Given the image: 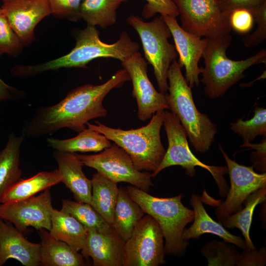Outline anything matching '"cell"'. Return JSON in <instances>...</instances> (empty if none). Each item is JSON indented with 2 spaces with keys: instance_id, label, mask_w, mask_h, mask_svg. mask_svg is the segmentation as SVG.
Listing matches in <instances>:
<instances>
[{
  "instance_id": "7402d4cb",
  "label": "cell",
  "mask_w": 266,
  "mask_h": 266,
  "mask_svg": "<svg viewBox=\"0 0 266 266\" xmlns=\"http://www.w3.org/2000/svg\"><path fill=\"white\" fill-rule=\"evenodd\" d=\"M25 137L12 133L0 151V200L4 194L21 179L20 168V148Z\"/></svg>"
},
{
  "instance_id": "7c38bea8",
  "label": "cell",
  "mask_w": 266,
  "mask_h": 266,
  "mask_svg": "<svg viewBox=\"0 0 266 266\" xmlns=\"http://www.w3.org/2000/svg\"><path fill=\"white\" fill-rule=\"evenodd\" d=\"M218 147L227 163L231 183L225 200L215 210L220 221L242 208V203L252 193L266 186V173H258L253 166L239 164L229 157L220 144Z\"/></svg>"
},
{
  "instance_id": "484cf974",
  "label": "cell",
  "mask_w": 266,
  "mask_h": 266,
  "mask_svg": "<svg viewBox=\"0 0 266 266\" xmlns=\"http://www.w3.org/2000/svg\"><path fill=\"white\" fill-rule=\"evenodd\" d=\"M78 133L76 136L66 139L48 137L47 144L55 150L70 153L99 152L111 145L104 135L88 128Z\"/></svg>"
},
{
  "instance_id": "4316f807",
  "label": "cell",
  "mask_w": 266,
  "mask_h": 266,
  "mask_svg": "<svg viewBox=\"0 0 266 266\" xmlns=\"http://www.w3.org/2000/svg\"><path fill=\"white\" fill-rule=\"evenodd\" d=\"M62 175L58 169L51 171H41L27 179L21 178L4 194L0 200V203L35 196L62 182Z\"/></svg>"
},
{
  "instance_id": "44dd1931",
  "label": "cell",
  "mask_w": 266,
  "mask_h": 266,
  "mask_svg": "<svg viewBox=\"0 0 266 266\" xmlns=\"http://www.w3.org/2000/svg\"><path fill=\"white\" fill-rule=\"evenodd\" d=\"M40 243V264L45 266H83L84 257L67 243L51 235L45 229L38 230Z\"/></svg>"
},
{
  "instance_id": "d6986e66",
  "label": "cell",
  "mask_w": 266,
  "mask_h": 266,
  "mask_svg": "<svg viewBox=\"0 0 266 266\" xmlns=\"http://www.w3.org/2000/svg\"><path fill=\"white\" fill-rule=\"evenodd\" d=\"M53 157L62 175V182L70 190L76 200L90 204L91 180L84 173V165L76 153L55 150Z\"/></svg>"
},
{
  "instance_id": "8d00e7d4",
  "label": "cell",
  "mask_w": 266,
  "mask_h": 266,
  "mask_svg": "<svg viewBox=\"0 0 266 266\" xmlns=\"http://www.w3.org/2000/svg\"><path fill=\"white\" fill-rule=\"evenodd\" d=\"M231 29L240 33L249 32L253 26L254 19L249 10L245 8H236L229 15Z\"/></svg>"
},
{
  "instance_id": "8fae6325",
  "label": "cell",
  "mask_w": 266,
  "mask_h": 266,
  "mask_svg": "<svg viewBox=\"0 0 266 266\" xmlns=\"http://www.w3.org/2000/svg\"><path fill=\"white\" fill-rule=\"evenodd\" d=\"M163 233L158 222L146 214L125 242L123 266H159L166 263Z\"/></svg>"
},
{
  "instance_id": "4dcf8cb0",
  "label": "cell",
  "mask_w": 266,
  "mask_h": 266,
  "mask_svg": "<svg viewBox=\"0 0 266 266\" xmlns=\"http://www.w3.org/2000/svg\"><path fill=\"white\" fill-rule=\"evenodd\" d=\"M233 244L225 241L212 240L200 250L208 266H238L240 253Z\"/></svg>"
},
{
  "instance_id": "d4e9b609",
  "label": "cell",
  "mask_w": 266,
  "mask_h": 266,
  "mask_svg": "<svg viewBox=\"0 0 266 266\" xmlns=\"http://www.w3.org/2000/svg\"><path fill=\"white\" fill-rule=\"evenodd\" d=\"M49 232L56 239L79 251L84 245L88 229L71 215L53 208Z\"/></svg>"
},
{
  "instance_id": "83f0119b",
  "label": "cell",
  "mask_w": 266,
  "mask_h": 266,
  "mask_svg": "<svg viewBox=\"0 0 266 266\" xmlns=\"http://www.w3.org/2000/svg\"><path fill=\"white\" fill-rule=\"evenodd\" d=\"M266 199V186L252 193L243 202L244 207L218 221L226 229H239L246 242L247 249L256 248L250 237V229L253 215L256 206Z\"/></svg>"
},
{
  "instance_id": "7a4b0ae2",
  "label": "cell",
  "mask_w": 266,
  "mask_h": 266,
  "mask_svg": "<svg viewBox=\"0 0 266 266\" xmlns=\"http://www.w3.org/2000/svg\"><path fill=\"white\" fill-rule=\"evenodd\" d=\"M75 39L74 47L67 54L41 64L15 66L11 69V74L24 78L63 67L87 68L89 63L98 58H112L122 62L139 49V44L133 41L125 32L121 33L115 42L109 44L100 39L96 27L90 25L79 31Z\"/></svg>"
},
{
  "instance_id": "8992f818",
  "label": "cell",
  "mask_w": 266,
  "mask_h": 266,
  "mask_svg": "<svg viewBox=\"0 0 266 266\" xmlns=\"http://www.w3.org/2000/svg\"><path fill=\"white\" fill-rule=\"evenodd\" d=\"M126 190L144 213L159 224L165 240L166 254L183 257L189 243L183 239L182 234L187 225L193 221L194 212L183 204V194L159 198L132 185L128 186Z\"/></svg>"
},
{
  "instance_id": "f35d334b",
  "label": "cell",
  "mask_w": 266,
  "mask_h": 266,
  "mask_svg": "<svg viewBox=\"0 0 266 266\" xmlns=\"http://www.w3.org/2000/svg\"><path fill=\"white\" fill-rule=\"evenodd\" d=\"M220 9L224 14H229L236 8H245L250 11L259 7L266 0H218Z\"/></svg>"
},
{
  "instance_id": "603a6c76",
  "label": "cell",
  "mask_w": 266,
  "mask_h": 266,
  "mask_svg": "<svg viewBox=\"0 0 266 266\" xmlns=\"http://www.w3.org/2000/svg\"><path fill=\"white\" fill-rule=\"evenodd\" d=\"M91 182L90 204L112 226L119 193L117 183L99 172L93 174Z\"/></svg>"
},
{
  "instance_id": "f546056e",
  "label": "cell",
  "mask_w": 266,
  "mask_h": 266,
  "mask_svg": "<svg viewBox=\"0 0 266 266\" xmlns=\"http://www.w3.org/2000/svg\"><path fill=\"white\" fill-rule=\"evenodd\" d=\"M61 210L74 217L87 229H93L104 233L112 228L89 203L63 200Z\"/></svg>"
},
{
  "instance_id": "277c9868",
  "label": "cell",
  "mask_w": 266,
  "mask_h": 266,
  "mask_svg": "<svg viewBox=\"0 0 266 266\" xmlns=\"http://www.w3.org/2000/svg\"><path fill=\"white\" fill-rule=\"evenodd\" d=\"M206 45L202 57L204 66H201V83L205 94L216 99L244 78V72L251 66L266 63V50L262 49L243 60L234 61L228 58L226 51L232 37L225 36L206 38Z\"/></svg>"
},
{
  "instance_id": "f1b7e54d",
  "label": "cell",
  "mask_w": 266,
  "mask_h": 266,
  "mask_svg": "<svg viewBox=\"0 0 266 266\" xmlns=\"http://www.w3.org/2000/svg\"><path fill=\"white\" fill-rule=\"evenodd\" d=\"M129 0H83L80 6L81 18L87 25L105 29L116 22V10Z\"/></svg>"
},
{
  "instance_id": "6da1fadb",
  "label": "cell",
  "mask_w": 266,
  "mask_h": 266,
  "mask_svg": "<svg viewBox=\"0 0 266 266\" xmlns=\"http://www.w3.org/2000/svg\"><path fill=\"white\" fill-rule=\"evenodd\" d=\"M128 81L130 76L123 68L103 84L78 87L57 104L38 108L32 118L24 123L21 134L25 138H36L52 134L65 128L79 133L86 128L90 120L107 116L102 104L104 99L111 90L121 87Z\"/></svg>"
},
{
  "instance_id": "3957f363",
  "label": "cell",
  "mask_w": 266,
  "mask_h": 266,
  "mask_svg": "<svg viewBox=\"0 0 266 266\" xmlns=\"http://www.w3.org/2000/svg\"><path fill=\"white\" fill-rule=\"evenodd\" d=\"M168 93L165 94L169 110L178 118L190 142L197 152L209 151L217 133V127L207 114L200 112L176 60L167 74Z\"/></svg>"
},
{
  "instance_id": "836d02e7",
  "label": "cell",
  "mask_w": 266,
  "mask_h": 266,
  "mask_svg": "<svg viewBox=\"0 0 266 266\" xmlns=\"http://www.w3.org/2000/svg\"><path fill=\"white\" fill-rule=\"evenodd\" d=\"M83 0H49L51 14L57 18L76 22L81 19L80 10Z\"/></svg>"
},
{
  "instance_id": "ffe728a7",
  "label": "cell",
  "mask_w": 266,
  "mask_h": 266,
  "mask_svg": "<svg viewBox=\"0 0 266 266\" xmlns=\"http://www.w3.org/2000/svg\"><path fill=\"white\" fill-rule=\"evenodd\" d=\"M190 203L194 212V222L189 228L184 230L182 238L184 240L198 238L208 233L215 234L242 250L247 249L244 239L231 233L220 223L211 218L204 208L200 196L193 194Z\"/></svg>"
},
{
  "instance_id": "74e56055",
  "label": "cell",
  "mask_w": 266,
  "mask_h": 266,
  "mask_svg": "<svg viewBox=\"0 0 266 266\" xmlns=\"http://www.w3.org/2000/svg\"><path fill=\"white\" fill-rule=\"evenodd\" d=\"M266 264V248L246 249L240 253L238 266H263Z\"/></svg>"
},
{
  "instance_id": "60d3db41",
  "label": "cell",
  "mask_w": 266,
  "mask_h": 266,
  "mask_svg": "<svg viewBox=\"0 0 266 266\" xmlns=\"http://www.w3.org/2000/svg\"><path fill=\"white\" fill-rule=\"evenodd\" d=\"M1 56L0 54V58ZM22 95V92L8 85L0 78V101L18 98Z\"/></svg>"
},
{
  "instance_id": "4fadbf2b",
  "label": "cell",
  "mask_w": 266,
  "mask_h": 266,
  "mask_svg": "<svg viewBox=\"0 0 266 266\" xmlns=\"http://www.w3.org/2000/svg\"><path fill=\"white\" fill-rule=\"evenodd\" d=\"M121 65L132 81V96L136 101L140 121L151 119L158 111L169 109L165 94L158 92L149 80L147 63L138 51L121 62Z\"/></svg>"
},
{
  "instance_id": "d590c367",
  "label": "cell",
  "mask_w": 266,
  "mask_h": 266,
  "mask_svg": "<svg viewBox=\"0 0 266 266\" xmlns=\"http://www.w3.org/2000/svg\"><path fill=\"white\" fill-rule=\"evenodd\" d=\"M142 16L145 19L154 16L157 13L161 15H169L176 17L179 15L176 5L172 0H145Z\"/></svg>"
},
{
  "instance_id": "d6a6232c",
  "label": "cell",
  "mask_w": 266,
  "mask_h": 266,
  "mask_svg": "<svg viewBox=\"0 0 266 266\" xmlns=\"http://www.w3.org/2000/svg\"><path fill=\"white\" fill-rule=\"evenodd\" d=\"M23 46L0 7V54L17 57L22 51Z\"/></svg>"
},
{
  "instance_id": "1f68e13d",
  "label": "cell",
  "mask_w": 266,
  "mask_h": 266,
  "mask_svg": "<svg viewBox=\"0 0 266 266\" xmlns=\"http://www.w3.org/2000/svg\"><path fill=\"white\" fill-rule=\"evenodd\" d=\"M253 117L248 120L242 118L231 123V129L240 135L243 142H251L258 136H266V109L256 106Z\"/></svg>"
},
{
  "instance_id": "9c48e42d",
  "label": "cell",
  "mask_w": 266,
  "mask_h": 266,
  "mask_svg": "<svg viewBox=\"0 0 266 266\" xmlns=\"http://www.w3.org/2000/svg\"><path fill=\"white\" fill-rule=\"evenodd\" d=\"M75 153L84 166L117 183L127 182L148 193L154 186L151 173L137 170L128 153L115 143L97 154Z\"/></svg>"
},
{
  "instance_id": "52a82bcc",
  "label": "cell",
  "mask_w": 266,
  "mask_h": 266,
  "mask_svg": "<svg viewBox=\"0 0 266 266\" xmlns=\"http://www.w3.org/2000/svg\"><path fill=\"white\" fill-rule=\"evenodd\" d=\"M127 23L138 34L145 58L152 66L160 92L167 93V71L178 56L175 46L168 39L171 33L162 15L146 22L138 16L131 15Z\"/></svg>"
},
{
  "instance_id": "2e32d148",
  "label": "cell",
  "mask_w": 266,
  "mask_h": 266,
  "mask_svg": "<svg viewBox=\"0 0 266 266\" xmlns=\"http://www.w3.org/2000/svg\"><path fill=\"white\" fill-rule=\"evenodd\" d=\"M1 7L23 45L34 41L35 26L51 14L49 0H9Z\"/></svg>"
},
{
  "instance_id": "ba28073f",
  "label": "cell",
  "mask_w": 266,
  "mask_h": 266,
  "mask_svg": "<svg viewBox=\"0 0 266 266\" xmlns=\"http://www.w3.org/2000/svg\"><path fill=\"white\" fill-rule=\"evenodd\" d=\"M167 138L168 147L164 158L156 170L151 173L155 177L163 169L179 166L190 177L195 176L196 166L207 170L212 175L218 187L219 194L226 196L229 186L224 177L228 173L227 166H209L199 160L190 149L186 132L178 118L171 112L165 110L163 124Z\"/></svg>"
},
{
  "instance_id": "ab89813d",
  "label": "cell",
  "mask_w": 266,
  "mask_h": 266,
  "mask_svg": "<svg viewBox=\"0 0 266 266\" xmlns=\"http://www.w3.org/2000/svg\"><path fill=\"white\" fill-rule=\"evenodd\" d=\"M241 147H248L255 150L252 152L251 156V162L253 163V166L263 172L266 171V136L264 137L262 142L253 144L251 142H243Z\"/></svg>"
},
{
  "instance_id": "5b68a950",
  "label": "cell",
  "mask_w": 266,
  "mask_h": 266,
  "mask_svg": "<svg viewBox=\"0 0 266 266\" xmlns=\"http://www.w3.org/2000/svg\"><path fill=\"white\" fill-rule=\"evenodd\" d=\"M164 114L165 110L156 112L148 124L135 129L113 128L99 121H95L96 125L88 122L86 125L125 150L137 170L154 172L166 152L161 139Z\"/></svg>"
},
{
  "instance_id": "e0dca14e",
  "label": "cell",
  "mask_w": 266,
  "mask_h": 266,
  "mask_svg": "<svg viewBox=\"0 0 266 266\" xmlns=\"http://www.w3.org/2000/svg\"><path fill=\"white\" fill-rule=\"evenodd\" d=\"M124 244L112 227L104 233L88 229L81 254L84 258L91 257L95 266H123Z\"/></svg>"
},
{
  "instance_id": "b9f144b4",
  "label": "cell",
  "mask_w": 266,
  "mask_h": 266,
  "mask_svg": "<svg viewBox=\"0 0 266 266\" xmlns=\"http://www.w3.org/2000/svg\"><path fill=\"white\" fill-rule=\"evenodd\" d=\"M1 0L3 2V3H4V2H6L7 1H8L9 0Z\"/></svg>"
},
{
  "instance_id": "30bf717a",
  "label": "cell",
  "mask_w": 266,
  "mask_h": 266,
  "mask_svg": "<svg viewBox=\"0 0 266 266\" xmlns=\"http://www.w3.org/2000/svg\"><path fill=\"white\" fill-rule=\"evenodd\" d=\"M180 15L181 28L199 37L213 38L230 34L229 16L218 0H172Z\"/></svg>"
},
{
  "instance_id": "cb8c5ba5",
  "label": "cell",
  "mask_w": 266,
  "mask_h": 266,
  "mask_svg": "<svg viewBox=\"0 0 266 266\" xmlns=\"http://www.w3.org/2000/svg\"><path fill=\"white\" fill-rule=\"evenodd\" d=\"M145 214L129 196L126 189L119 188L112 227L124 242L130 238L136 225Z\"/></svg>"
},
{
  "instance_id": "5bb4252c",
  "label": "cell",
  "mask_w": 266,
  "mask_h": 266,
  "mask_svg": "<svg viewBox=\"0 0 266 266\" xmlns=\"http://www.w3.org/2000/svg\"><path fill=\"white\" fill-rule=\"evenodd\" d=\"M49 189L38 196L0 203V218L13 224L22 233L29 227L49 231L53 209Z\"/></svg>"
},
{
  "instance_id": "ac0fdd59",
  "label": "cell",
  "mask_w": 266,
  "mask_h": 266,
  "mask_svg": "<svg viewBox=\"0 0 266 266\" xmlns=\"http://www.w3.org/2000/svg\"><path fill=\"white\" fill-rule=\"evenodd\" d=\"M14 259L25 266L40 264V244L30 242L12 224L0 218V266Z\"/></svg>"
},
{
  "instance_id": "e575fe53",
  "label": "cell",
  "mask_w": 266,
  "mask_h": 266,
  "mask_svg": "<svg viewBox=\"0 0 266 266\" xmlns=\"http://www.w3.org/2000/svg\"><path fill=\"white\" fill-rule=\"evenodd\" d=\"M250 12L257 23V28L252 33L243 38V43L247 47L258 45L266 38V2Z\"/></svg>"
},
{
  "instance_id": "9a60e30c",
  "label": "cell",
  "mask_w": 266,
  "mask_h": 266,
  "mask_svg": "<svg viewBox=\"0 0 266 266\" xmlns=\"http://www.w3.org/2000/svg\"><path fill=\"white\" fill-rule=\"evenodd\" d=\"M172 36L176 52L179 55L178 64L185 69V78L191 88L200 84L201 73L199 62L202 57L206 45V39L191 33L179 25L176 17L162 15Z\"/></svg>"
}]
</instances>
